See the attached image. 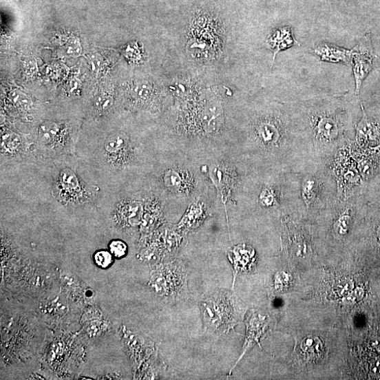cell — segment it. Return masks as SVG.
<instances>
[{
  "label": "cell",
  "instance_id": "obj_22",
  "mask_svg": "<svg viewBox=\"0 0 380 380\" xmlns=\"http://www.w3.org/2000/svg\"><path fill=\"white\" fill-rule=\"evenodd\" d=\"M182 176L176 171H169L165 176V183L167 187L171 190V191H178L182 184Z\"/></svg>",
  "mask_w": 380,
  "mask_h": 380
},
{
  "label": "cell",
  "instance_id": "obj_3",
  "mask_svg": "<svg viewBox=\"0 0 380 380\" xmlns=\"http://www.w3.org/2000/svg\"><path fill=\"white\" fill-rule=\"evenodd\" d=\"M297 123L293 112L291 116L280 112L267 113L255 120L253 134L264 146L275 149L287 143L290 133Z\"/></svg>",
  "mask_w": 380,
  "mask_h": 380
},
{
  "label": "cell",
  "instance_id": "obj_2",
  "mask_svg": "<svg viewBox=\"0 0 380 380\" xmlns=\"http://www.w3.org/2000/svg\"><path fill=\"white\" fill-rule=\"evenodd\" d=\"M205 328L218 334L229 332L242 319L244 307L230 292H216L201 304Z\"/></svg>",
  "mask_w": 380,
  "mask_h": 380
},
{
  "label": "cell",
  "instance_id": "obj_19",
  "mask_svg": "<svg viewBox=\"0 0 380 380\" xmlns=\"http://www.w3.org/2000/svg\"><path fill=\"white\" fill-rule=\"evenodd\" d=\"M21 148V141L19 136L15 134H8L3 137L2 150L4 153L16 154Z\"/></svg>",
  "mask_w": 380,
  "mask_h": 380
},
{
  "label": "cell",
  "instance_id": "obj_10",
  "mask_svg": "<svg viewBox=\"0 0 380 380\" xmlns=\"http://www.w3.org/2000/svg\"><path fill=\"white\" fill-rule=\"evenodd\" d=\"M269 326V320L267 317L259 313H253L247 321L246 336L243 347V352L238 359L236 365L240 362L241 359L250 350L253 344H260V340L264 335Z\"/></svg>",
  "mask_w": 380,
  "mask_h": 380
},
{
  "label": "cell",
  "instance_id": "obj_13",
  "mask_svg": "<svg viewBox=\"0 0 380 380\" xmlns=\"http://www.w3.org/2000/svg\"><path fill=\"white\" fill-rule=\"evenodd\" d=\"M268 45L274 53V61L279 52L300 44L295 39L291 27L285 26L273 32L268 40Z\"/></svg>",
  "mask_w": 380,
  "mask_h": 380
},
{
  "label": "cell",
  "instance_id": "obj_14",
  "mask_svg": "<svg viewBox=\"0 0 380 380\" xmlns=\"http://www.w3.org/2000/svg\"><path fill=\"white\" fill-rule=\"evenodd\" d=\"M290 235L291 242L288 245L291 258L297 262L309 259L311 253L310 244L302 232L292 231Z\"/></svg>",
  "mask_w": 380,
  "mask_h": 380
},
{
  "label": "cell",
  "instance_id": "obj_18",
  "mask_svg": "<svg viewBox=\"0 0 380 380\" xmlns=\"http://www.w3.org/2000/svg\"><path fill=\"white\" fill-rule=\"evenodd\" d=\"M320 184L313 178H308L304 180L302 187V196L304 201L308 207L315 202L317 196L319 193Z\"/></svg>",
  "mask_w": 380,
  "mask_h": 380
},
{
  "label": "cell",
  "instance_id": "obj_12",
  "mask_svg": "<svg viewBox=\"0 0 380 380\" xmlns=\"http://www.w3.org/2000/svg\"><path fill=\"white\" fill-rule=\"evenodd\" d=\"M142 211V205L138 201L123 200L115 208L114 215L123 223L134 226L141 220Z\"/></svg>",
  "mask_w": 380,
  "mask_h": 380
},
{
  "label": "cell",
  "instance_id": "obj_15",
  "mask_svg": "<svg viewBox=\"0 0 380 380\" xmlns=\"http://www.w3.org/2000/svg\"><path fill=\"white\" fill-rule=\"evenodd\" d=\"M300 350L306 361H315L322 357L324 352V345L319 337L308 336L302 341Z\"/></svg>",
  "mask_w": 380,
  "mask_h": 380
},
{
  "label": "cell",
  "instance_id": "obj_11",
  "mask_svg": "<svg viewBox=\"0 0 380 380\" xmlns=\"http://www.w3.org/2000/svg\"><path fill=\"white\" fill-rule=\"evenodd\" d=\"M314 53L324 61L344 63L346 65L352 63V50H347L328 43H321L316 45Z\"/></svg>",
  "mask_w": 380,
  "mask_h": 380
},
{
  "label": "cell",
  "instance_id": "obj_5",
  "mask_svg": "<svg viewBox=\"0 0 380 380\" xmlns=\"http://www.w3.org/2000/svg\"><path fill=\"white\" fill-rule=\"evenodd\" d=\"M73 132L65 123L54 121L42 123L38 129V145L40 150L48 156L70 151L73 143Z\"/></svg>",
  "mask_w": 380,
  "mask_h": 380
},
{
  "label": "cell",
  "instance_id": "obj_1",
  "mask_svg": "<svg viewBox=\"0 0 380 380\" xmlns=\"http://www.w3.org/2000/svg\"><path fill=\"white\" fill-rule=\"evenodd\" d=\"M348 102L343 97H329L299 103L295 112L304 131L315 147L330 153L350 140L351 119Z\"/></svg>",
  "mask_w": 380,
  "mask_h": 380
},
{
  "label": "cell",
  "instance_id": "obj_21",
  "mask_svg": "<svg viewBox=\"0 0 380 380\" xmlns=\"http://www.w3.org/2000/svg\"><path fill=\"white\" fill-rule=\"evenodd\" d=\"M109 251L114 258L121 259L128 253V246L122 240H112L109 244Z\"/></svg>",
  "mask_w": 380,
  "mask_h": 380
},
{
  "label": "cell",
  "instance_id": "obj_17",
  "mask_svg": "<svg viewBox=\"0 0 380 380\" xmlns=\"http://www.w3.org/2000/svg\"><path fill=\"white\" fill-rule=\"evenodd\" d=\"M114 104V100L112 94L107 92L98 94L92 102V107L94 112L99 116H105L109 114Z\"/></svg>",
  "mask_w": 380,
  "mask_h": 380
},
{
  "label": "cell",
  "instance_id": "obj_20",
  "mask_svg": "<svg viewBox=\"0 0 380 380\" xmlns=\"http://www.w3.org/2000/svg\"><path fill=\"white\" fill-rule=\"evenodd\" d=\"M114 261V257L107 250H100L94 253V262L99 268L106 269L110 267Z\"/></svg>",
  "mask_w": 380,
  "mask_h": 380
},
{
  "label": "cell",
  "instance_id": "obj_6",
  "mask_svg": "<svg viewBox=\"0 0 380 380\" xmlns=\"http://www.w3.org/2000/svg\"><path fill=\"white\" fill-rule=\"evenodd\" d=\"M375 59L370 32L352 50V63L356 83V94L359 96L361 88L373 67Z\"/></svg>",
  "mask_w": 380,
  "mask_h": 380
},
{
  "label": "cell",
  "instance_id": "obj_16",
  "mask_svg": "<svg viewBox=\"0 0 380 380\" xmlns=\"http://www.w3.org/2000/svg\"><path fill=\"white\" fill-rule=\"evenodd\" d=\"M253 257V253L245 247L234 249L233 257L231 260L234 267V281L238 273L249 270Z\"/></svg>",
  "mask_w": 380,
  "mask_h": 380
},
{
  "label": "cell",
  "instance_id": "obj_8",
  "mask_svg": "<svg viewBox=\"0 0 380 380\" xmlns=\"http://www.w3.org/2000/svg\"><path fill=\"white\" fill-rule=\"evenodd\" d=\"M127 99L137 107L150 105L157 98L158 92L154 84L147 81H134L125 87Z\"/></svg>",
  "mask_w": 380,
  "mask_h": 380
},
{
  "label": "cell",
  "instance_id": "obj_7",
  "mask_svg": "<svg viewBox=\"0 0 380 380\" xmlns=\"http://www.w3.org/2000/svg\"><path fill=\"white\" fill-rule=\"evenodd\" d=\"M104 156L110 167L129 165L134 160L135 152L129 137L121 133L109 136L104 144Z\"/></svg>",
  "mask_w": 380,
  "mask_h": 380
},
{
  "label": "cell",
  "instance_id": "obj_23",
  "mask_svg": "<svg viewBox=\"0 0 380 380\" xmlns=\"http://www.w3.org/2000/svg\"><path fill=\"white\" fill-rule=\"evenodd\" d=\"M377 239H378L379 242H380V224H379V226L377 229Z\"/></svg>",
  "mask_w": 380,
  "mask_h": 380
},
{
  "label": "cell",
  "instance_id": "obj_4",
  "mask_svg": "<svg viewBox=\"0 0 380 380\" xmlns=\"http://www.w3.org/2000/svg\"><path fill=\"white\" fill-rule=\"evenodd\" d=\"M55 198L65 206L78 207L92 201V193L78 175L72 169L59 170L52 183Z\"/></svg>",
  "mask_w": 380,
  "mask_h": 380
},
{
  "label": "cell",
  "instance_id": "obj_9",
  "mask_svg": "<svg viewBox=\"0 0 380 380\" xmlns=\"http://www.w3.org/2000/svg\"><path fill=\"white\" fill-rule=\"evenodd\" d=\"M363 117L357 127V140L369 149L380 147V122L369 118L361 105Z\"/></svg>",
  "mask_w": 380,
  "mask_h": 380
}]
</instances>
